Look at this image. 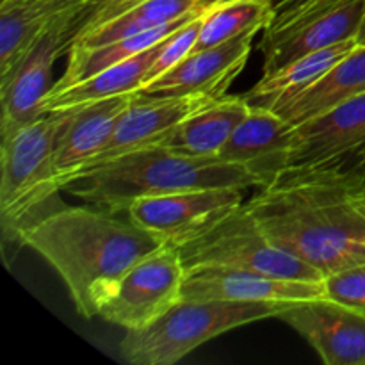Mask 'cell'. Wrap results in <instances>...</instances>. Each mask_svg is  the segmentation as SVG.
I'll return each mask as SVG.
<instances>
[{"label":"cell","mask_w":365,"mask_h":365,"mask_svg":"<svg viewBox=\"0 0 365 365\" xmlns=\"http://www.w3.org/2000/svg\"><path fill=\"white\" fill-rule=\"evenodd\" d=\"M356 41H359V45H365V14H364L362 27H360V32H359V36H356Z\"/></svg>","instance_id":"1f68e13d"},{"label":"cell","mask_w":365,"mask_h":365,"mask_svg":"<svg viewBox=\"0 0 365 365\" xmlns=\"http://www.w3.org/2000/svg\"><path fill=\"white\" fill-rule=\"evenodd\" d=\"M210 102H214V98L209 96H157L134 93L107 145L86 168L96 166L145 146L159 145L180 121Z\"/></svg>","instance_id":"2e32d148"},{"label":"cell","mask_w":365,"mask_h":365,"mask_svg":"<svg viewBox=\"0 0 365 365\" xmlns=\"http://www.w3.org/2000/svg\"><path fill=\"white\" fill-rule=\"evenodd\" d=\"M81 9L57 18L34 45L27 50L16 66L0 78L2 121L0 138L41 118V103L52 89V68L61 53H68L73 41V25Z\"/></svg>","instance_id":"9c48e42d"},{"label":"cell","mask_w":365,"mask_h":365,"mask_svg":"<svg viewBox=\"0 0 365 365\" xmlns=\"http://www.w3.org/2000/svg\"><path fill=\"white\" fill-rule=\"evenodd\" d=\"M327 296L324 282H299L248 269L202 266L185 271L182 299L185 302H274L294 303Z\"/></svg>","instance_id":"7c38bea8"},{"label":"cell","mask_w":365,"mask_h":365,"mask_svg":"<svg viewBox=\"0 0 365 365\" xmlns=\"http://www.w3.org/2000/svg\"><path fill=\"white\" fill-rule=\"evenodd\" d=\"M353 200H355L356 207H359V209L365 214V184L355 189V192H353Z\"/></svg>","instance_id":"f546056e"},{"label":"cell","mask_w":365,"mask_h":365,"mask_svg":"<svg viewBox=\"0 0 365 365\" xmlns=\"http://www.w3.org/2000/svg\"><path fill=\"white\" fill-rule=\"evenodd\" d=\"M278 319L294 328L327 365H365V312L327 298L287 303Z\"/></svg>","instance_id":"8fae6325"},{"label":"cell","mask_w":365,"mask_h":365,"mask_svg":"<svg viewBox=\"0 0 365 365\" xmlns=\"http://www.w3.org/2000/svg\"><path fill=\"white\" fill-rule=\"evenodd\" d=\"M294 143V127L271 109L252 107L246 120L235 128L217 159L237 164L267 187L289 170Z\"/></svg>","instance_id":"9a60e30c"},{"label":"cell","mask_w":365,"mask_h":365,"mask_svg":"<svg viewBox=\"0 0 365 365\" xmlns=\"http://www.w3.org/2000/svg\"><path fill=\"white\" fill-rule=\"evenodd\" d=\"M143 0H89L81 11L73 25V41L84 32L106 24L107 20L114 18L116 14L138 6ZM71 41V43H73Z\"/></svg>","instance_id":"83f0119b"},{"label":"cell","mask_w":365,"mask_h":365,"mask_svg":"<svg viewBox=\"0 0 365 365\" xmlns=\"http://www.w3.org/2000/svg\"><path fill=\"white\" fill-rule=\"evenodd\" d=\"M273 16V9L267 0H232L210 7L203 18L195 50L210 48L235 36L267 29Z\"/></svg>","instance_id":"d4e9b609"},{"label":"cell","mask_w":365,"mask_h":365,"mask_svg":"<svg viewBox=\"0 0 365 365\" xmlns=\"http://www.w3.org/2000/svg\"><path fill=\"white\" fill-rule=\"evenodd\" d=\"M232 2V0H200V4H203L205 7H214V6H220V4H227Z\"/></svg>","instance_id":"4dcf8cb0"},{"label":"cell","mask_w":365,"mask_h":365,"mask_svg":"<svg viewBox=\"0 0 365 365\" xmlns=\"http://www.w3.org/2000/svg\"><path fill=\"white\" fill-rule=\"evenodd\" d=\"M365 184V152L289 168L245 207L266 237L324 278L365 262V214L353 192Z\"/></svg>","instance_id":"6da1fadb"},{"label":"cell","mask_w":365,"mask_h":365,"mask_svg":"<svg viewBox=\"0 0 365 365\" xmlns=\"http://www.w3.org/2000/svg\"><path fill=\"white\" fill-rule=\"evenodd\" d=\"M327 298L365 312V262L324 278Z\"/></svg>","instance_id":"4316f807"},{"label":"cell","mask_w":365,"mask_h":365,"mask_svg":"<svg viewBox=\"0 0 365 365\" xmlns=\"http://www.w3.org/2000/svg\"><path fill=\"white\" fill-rule=\"evenodd\" d=\"M16 245L34 250L61 274L86 319L98 316L135 262L163 246L130 217L120 220L100 207L68 205L25 227Z\"/></svg>","instance_id":"7a4b0ae2"},{"label":"cell","mask_w":365,"mask_h":365,"mask_svg":"<svg viewBox=\"0 0 365 365\" xmlns=\"http://www.w3.org/2000/svg\"><path fill=\"white\" fill-rule=\"evenodd\" d=\"M185 267L173 246H160L125 273L98 316L116 327L143 330L182 302Z\"/></svg>","instance_id":"ba28073f"},{"label":"cell","mask_w":365,"mask_h":365,"mask_svg":"<svg viewBox=\"0 0 365 365\" xmlns=\"http://www.w3.org/2000/svg\"><path fill=\"white\" fill-rule=\"evenodd\" d=\"M198 2H200V0H198Z\"/></svg>","instance_id":"d6a6232c"},{"label":"cell","mask_w":365,"mask_h":365,"mask_svg":"<svg viewBox=\"0 0 365 365\" xmlns=\"http://www.w3.org/2000/svg\"><path fill=\"white\" fill-rule=\"evenodd\" d=\"M163 41L150 46L148 50L130 57V59L121 61V63L86 78V81L77 82V84L70 86L63 91L48 93L41 103L43 113L64 110L75 106L100 102V100L114 98V96L121 95H134L143 88L146 73H148L153 59L159 53Z\"/></svg>","instance_id":"44dd1931"},{"label":"cell","mask_w":365,"mask_h":365,"mask_svg":"<svg viewBox=\"0 0 365 365\" xmlns=\"http://www.w3.org/2000/svg\"><path fill=\"white\" fill-rule=\"evenodd\" d=\"M202 6L203 4H200L198 0H143L141 4L116 14L106 24L81 34L71 43V46L95 48V46L109 45L118 39L143 34V32L178 20Z\"/></svg>","instance_id":"cb8c5ba5"},{"label":"cell","mask_w":365,"mask_h":365,"mask_svg":"<svg viewBox=\"0 0 365 365\" xmlns=\"http://www.w3.org/2000/svg\"><path fill=\"white\" fill-rule=\"evenodd\" d=\"M239 187H210L138 198L127 216L163 246L178 248L242 205Z\"/></svg>","instance_id":"30bf717a"},{"label":"cell","mask_w":365,"mask_h":365,"mask_svg":"<svg viewBox=\"0 0 365 365\" xmlns=\"http://www.w3.org/2000/svg\"><path fill=\"white\" fill-rule=\"evenodd\" d=\"M132 96L134 95H121L59 110L53 166L63 189L107 145Z\"/></svg>","instance_id":"5bb4252c"},{"label":"cell","mask_w":365,"mask_h":365,"mask_svg":"<svg viewBox=\"0 0 365 365\" xmlns=\"http://www.w3.org/2000/svg\"><path fill=\"white\" fill-rule=\"evenodd\" d=\"M356 45H359L356 39H348V41L337 43V45L302 57V59L278 70L277 73L262 75V78L242 96L250 106L257 107V109H274L280 103L312 88L335 64L341 63Z\"/></svg>","instance_id":"ffe728a7"},{"label":"cell","mask_w":365,"mask_h":365,"mask_svg":"<svg viewBox=\"0 0 365 365\" xmlns=\"http://www.w3.org/2000/svg\"><path fill=\"white\" fill-rule=\"evenodd\" d=\"M89 0H0V78L6 77L36 39L64 13Z\"/></svg>","instance_id":"d6986e66"},{"label":"cell","mask_w":365,"mask_h":365,"mask_svg":"<svg viewBox=\"0 0 365 365\" xmlns=\"http://www.w3.org/2000/svg\"><path fill=\"white\" fill-rule=\"evenodd\" d=\"M267 2H269L274 14L269 27H277V25H282L284 21H287L291 16H294L298 11H302L303 7H305L307 4L312 2V0H267Z\"/></svg>","instance_id":"f1b7e54d"},{"label":"cell","mask_w":365,"mask_h":365,"mask_svg":"<svg viewBox=\"0 0 365 365\" xmlns=\"http://www.w3.org/2000/svg\"><path fill=\"white\" fill-rule=\"evenodd\" d=\"M365 152V91L294 127L289 168Z\"/></svg>","instance_id":"e0dca14e"},{"label":"cell","mask_w":365,"mask_h":365,"mask_svg":"<svg viewBox=\"0 0 365 365\" xmlns=\"http://www.w3.org/2000/svg\"><path fill=\"white\" fill-rule=\"evenodd\" d=\"M364 14L365 0H312L282 25L266 29L260 43L262 75L277 73L302 57L356 39Z\"/></svg>","instance_id":"52a82bcc"},{"label":"cell","mask_w":365,"mask_h":365,"mask_svg":"<svg viewBox=\"0 0 365 365\" xmlns=\"http://www.w3.org/2000/svg\"><path fill=\"white\" fill-rule=\"evenodd\" d=\"M252 106L245 96H223L189 114L163 141V148L185 157H217Z\"/></svg>","instance_id":"ac0fdd59"},{"label":"cell","mask_w":365,"mask_h":365,"mask_svg":"<svg viewBox=\"0 0 365 365\" xmlns=\"http://www.w3.org/2000/svg\"><path fill=\"white\" fill-rule=\"evenodd\" d=\"M205 14H207V11L164 39L159 53H157V57L153 59L152 66H150L148 73H146L145 82H143V88H145V86H148L150 82L155 81V78L160 77L163 73H166L168 70H171V68L177 66L182 59H185V57H187L189 53L195 50L196 39H198L200 29H202ZM141 89H139V91H141Z\"/></svg>","instance_id":"484cf974"},{"label":"cell","mask_w":365,"mask_h":365,"mask_svg":"<svg viewBox=\"0 0 365 365\" xmlns=\"http://www.w3.org/2000/svg\"><path fill=\"white\" fill-rule=\"evenodd\" d=\"M257 32L235 36L221 45L195 50L139 93L157 96L223 98L234 78L245 70Z\"/></svg>","instance_id":"4fadbf2b"},{"label":"cell","mask_w":365,"mask_h":365,"mask_svg":"<svg viewBox=\"0 0 365 365\" xmlns=\"http://www.w3.org/2000/svg\"><path fill=\"white\" fill-rule=\"evenodd\" d=\"M259 187L252 173L217 157H185L160 145L145 146L82 170L64 191L109 212H127L146 196L210 187Z\"/></svg>","instance_id":"3957f363"},{"label":"cell","mask_w":365,"mask_h":365,"mask_svg":"<svg viewBox=\"0 0 365 365\" xmlns=\"http://www.w3.org/2000/svg\"><path fill=\"white\" fill-rule=\"evenodd\" d=\"M287 303L274 302H185L168 310L143 330L127 331L120 353L134 365H173L203 342L257 321L278 317Z\"/></svg>","instance_id":"5b68a950"},{"label":"cell","mask_w":365,"mask_h":365,"mask_svg":"<svg viewBox=\"0 0 365 365\" xmlns=\"http://www.w3.org/2000/svg\"><path fill=\"white\" fill-rule=\"evenodd\" d=\"M209 9L210 7L202 6L200 9L192 11V13L185 14V16L178 18V20L164 24L160 25V27L152 29V31L143 32V34L118 39V41L109 43V45L95 46V48L71 46V48L68 50L66 70H64L63 77H61L59 81L53 82L50 93L63 91V89L70 88V86L77 84V82L86 81V78L93 77V75L100 73V71L107 70V68L114 66V64L121 63V61H127L130 59V57L138 56V53L145 52L150 46L160 43L164 38L173 34L175 31H178V29L184 27L185 24H189V21L198 18L200 14H203Z\"/></svg>","instance_id":"7402d4cb"},{"label":"cell","mask_w":365,"mask_h":365,"mask_svg":"<svg viewBox=\"0 0 365 365\" xmlns=\"http://www.w3.org/2000/svg\"><path fill=\"white\" fill-rule=\"evenodd\" d=\"M365 91V45H356L341 63L302 95L277 106L274 110L292 127L324 113L335 103Z\"/></svg>","instance_id":"603a6c76"},{"label":"cell","mask_w":365,"mask_h":365,"mask_svg":"<svg viewBox=\"0 0 365 365\" xmlns=\"http://www.w3.org/2000/svg\"><path fill=\"white\" fill-rule=\"evenodd\" d=\"M59 110L4 135L0 145V225L4 241L16 245L18 234L64 205L53 166Z\"/></svg>","instance_id":"277c9868"},{"label":"cell","mask_w":365,"mask_h":365,"mask_svg":"<svg viewBox=\"0 0 365 365\" xmlns=\"http://www.w3.org/2000/svg\"><path fill=\"white\" fill-rule=\"evenodd\" d=\"M177 250L185 271L202 266H221L257 271L285 280L324 282L316 267L274 246L245 203Z\"/></svg>","instance_id":"8992f818"}]
</instances>
